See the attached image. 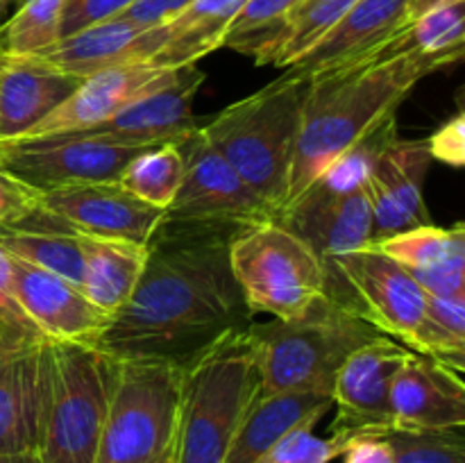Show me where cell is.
I'll list each match as a JSON object with an SVG mask.
<instances>
[{
    "label": "cell",
    "mask_w": 465,
    "mask_h": 463,
    "mask_svg": "<svg viewBox=\"0 0 465 463\" xmlns=\"http://www.w3.org/2000/svg\"><path fill=\"white\" fill-rule=\"evenodd\" d=\"M409 352L398 340L377 336L350 354L331 390V436L350 445L359 436H384L393 429L391 386Z\"/></svg>",
    "instance_id": "obj_14"
},
{
    "label": "cell",
    "mask_w": 465,
    "mask_h": 463,
    "mask_svg": "<svg viewBox=\"0 0 465 463\" xmlns=\"http://www.w3.org/2000/svg\"><path fill=\"white\" fill-rule=\"evenodd\" d=\"M41 207V191L0 168V227L14 225Z\"/></svg>",
    "instance_id": "obj_38"
},
{
    "label": "cell",
    "mask_w": 465,
    "mask_h": 463,
    "mask_svg": "<svg viewBox=\"0 0 465 463\" xmlns=\"http://www.w3.org/2000/svg\"><path fill=\"white\" fill-rule=\"evenodd\" d=\"M9 266L18 302L41 336L53 343H100L112 316L100 311L80 286L21 259L9 257Z\"/></svg>",
    "instance_id": "obj_18"
},
{
    "label": "cell",
    "mask_w": 465,
    "mask_h": 463,
    "mask_svg": "<svg viewBox=\"0 0 465 463\" xmlns=\"http://www.w3.org/2000/svg\"><path fill=\"white\" fill-rule=\"evenodd\" d=\"M330 409L331 395L327 393L302 390L263 395L259 390L223 463H254L291 431L300 427H316Z\"/></svg>",
    "instance_id": "obj_25"
},
{
    "label": "cell",
    "mask_w": 465,
    "mask_h": 463,
    "mask_svg": "<svg viewBox=\"0 0 465 463\" xmlns=\"http://www.w3.org/2000/svg\"><path fill=\"white\" fill-rule=\"evenodd\" d=\"M325 295L371 322L380 334L409 348L425 313L427 293L393 257L377 245L322 261Z\"/></svg>",
    "instance_id": "obj_10"
},
{
    "label": "cell",
    "mask_w": 465,
    "mask_h": 463,
    "mask_svg": "<svg viewBox=\"0 0 465 463\" xmlns=\"http://www.w3.org/2000/svg\"><path fill=\"white\" fill-rule=\"evenodd\" d=\"M80 82L82 77L68 75L36 54L0 53V143L25 136Z\"/></svg>",
    "instance_id": "obj_23"
},
{
    "label": "cell",
    "mask_w": 465,
    "mask_h": 463,
    "mask_svg": "<svg viewBox=\"0 0 465 463\" xmlns=\"http://www.w3.org/2000/svg\"><path fill=\"white\" fill-rule=\"evenodd\" d=\"M203 82L204 73L195 64L180 66L175 80L166 86L127 104L109 121L77 134L136 148L177 143L203 125L193 113V98Z\"/></svg>",
    "instance_id": "obj_19"
},
{
    "label": "cell",
    "mask_w": 465,
    "mask_h": 463,
    "mask_svg": "<svg viewBox=\"0 0 465 463\" xmlns=\"http://www.w3.org/2000/svg\"><path fill=\"white\" fill-rule=\"evenodd\" d=\"M263 395L327 393L352 352L384 336L325 293L302 316L252 322L245 331Z\"/></svg>",
    "instance_id": "obj_3"
},
{
    "label": "cell",
    "mask_w": 465,
    "mask_h": 463,
    "mask_svg": "<svg viewBox=\"0 0 465 463\" xmlns=\"http://www.w3.org/2000/svg\"><path fill=\"white\" fill-rule=\"evenodd\" d=\"M177 148L184 159V177L166 209L168 221L248 227L275 218V212L245 184L200 127L177 141Z\"/></svg>",
    "instance_id": "obj_11"
},
{
    "label": "cell",
    "mask_w": 465,
    "mask_h": 463,
    "mask_svg": "<svg viewBox=\"0 0 465 463\" xmlns=\"http://www.w3.org/2000/svg\"><path fill=\"white\" fill-rule=\"evenodd\" d=\"M50 340L0 318V452H36L48 395Z\"/></svg>",
    "instance_id": "obj_13"
},
{
    "label": "cell",
    "mask_w": 465,
    "mask_h": 463,
    "mask_svg": "<svg viewBox=\"0 0 465 463\" xmlns=\"http://www.w3.org/2000/svg\"><path fill=\"white\" fill-rule=\"evenodd\" d=\"M298 3L300 0H245L223 39V48L252 54L254 62L263 64Z\"/></svg>",
    "instance_id": "obj_33"
},
{
    "label": "cell",
    "mask_w": 465,
    "mask_h": 463,
    "mask_svg": "<svg viewBox=\"0 0 465 463\" xmlns=\"http://www.w3.org/2000/svg\"><path fill=\"white\" fill-rule=\"evenodd\" d=\"M184 370L166 359L114 357L95 463H153L175 445Z\"/></svg>",
    "instance_id": "obj_6"
},
{
    "label": "cell",
    "mask_w": 465,
    "mask_h": 463,
    "mask_svg": "<svg viewBox=\"0 0 465 463\" xmlns=\"http://www.w3.org/2000/svg\"><path fill=\"white\" fill-rule=\"evenodd\" d=\"M348 443L336 436L322 438L313 434V427H300L277 440L254 463H330L345 452Z\"/></svg>",
    "instance_id": "obj_36"
},
{
    "label": "cell",
    "mask_w": 465,
    "mask_h": 463,
    "mask_svg": "<svg viewBox=\"0 0 465 463\" xmlns=\"http://www.w3.org/2000/svg\"><path fill=\"white\" fill-rule=\"evenodd\" d=\"M153 463H175V445H173L168 452H163L162 457H159L157 461H153Z\"/></svg>",
    "instance_id": "obj_43"
},
{
    "label": "cell",
    "mask_w": 465,
    "mask_h": 463,
    "mask_svg": "<svg viewBox=\"0 0 465 463\" xmlns=\"http://www.w3.org/2000/svg\"><path fill=\"white\" fill-rule=\"evenodd\" d=\"M80 241L84 254L82 291L100 311L114 318L125 307L139 284L148 257V245L82 234V232Z\"/></svg>",
    "instance_id": "obj_27"
},
{
    "label": "cell",
    "mask_w": 465,
    "mask_h": 463,
    "mask_svg": "<svg viewBox=\"0 0 465 463\" xmlns=\"http://www.w3.org/2000/svg\"><path fill=\"white\" fill-rule=\"evenodd\" d=\"M16 12L0 27V53L36 54L62 39L64 0H12Z\"/></svg>",
    "instance_id": "obj_34"
},
{
    "label": "cell",
    "mask_w": 465,
    "mask_h": 463,
    "mask_svg": "<svg viewBox=\"0 0 465 463\" xmlns=\"http://www.w3.org/2000/svg\"><path fill=\"white\" fill-rule=\"evenodd\" d=\"M243 227L168 221L148 241L134 293L112 318L98 348L114 357L189 363L227 336L252 325L230 263Z\"/></svg>",
    "instance_id": "obj_1"
},
{
    "label": "cell",
    "mask_w": 465,
    "mask_h": 463,
    "mask_svg": "<svg viewBox=\"0 0 465 463\" xmlns=\"http://www.w3.org/2000/svg\"><path fill=\"white\" fill-rule=\"evenodd\" d=\"M168 36H171L168 23L141 25L116 16L112 21L62 36L57 44L36 53V57L68 75L86 77L123 64L150 62L163 48Z\"/></svg>",
    "instance_id": "obj_22"
},
{
    "label": "cell",
    "mask_w": 465,
    "mask_h": 463,
    "mask_svg": "<svg viewBox=\"0 0 465 463\" xmlns=\"http://www.w3.org/2000/svg\"><path fill=\"white\" fill-rule=\"evenodd\" d=\"M343 463H395L386 436H359L341 454Z\"/></svg>",
    "instance_id": "obj_41"
},
{
    "label": "cell",
    "mask_w": 465,
    "mask_h": 463,
    "mask_svg": "<svg viewBox=\"0 0 465 463\" xmlns=\"http://www.w3.org/2000/svg\"><path fill=\"white\" fill-rule=\"evenodd\" d=\"M409 3L411 0H359L322 39L284 71L312 80L372 57L407 27Z\"/></svg>",
    "instance_id": "obj_21"
},
{
    "label": "cell",
    "mask_w": 465,
    "mask_h": 463,
    "mask_svg": "<svg viewBox=\"0 0 465 463\" xmlns=\"http://www.w3.org/2000/svg\"><path fill=\"white\" fill-rule=\"evenodd\" d=\"M411 352L439 359L445 366L463 372L465 368V295L439 298L427 295L425 313L413 334Z\"/></svg>",
    "instance_id": "obj_30"
},
{
    "label": "cell",
    "mask_w": 465,
    "mask_h": 463,
    "mask_svg": "<svg viewBox=\"0 0 465 463\" xmlns=\"http://www.w3.org/2000/svg\"><path fill=\"white\" fill-rule=\"evenodd\" d=\"M177 71L180 68L157 66L153 62H136L104 68L94 75L82 77L77 89L21 139L91 130V127L116 116L127 104L166 86L168 82L175 80Z\"/></svg>",
    "instance_id": "obj_17"
},
{
    "label": "cell",
    "mask_w": 465,
    "mask_h": 463,
    "mask_svg": "<svg viewBox=\"0 0 465 463\" xmlns=\"http://www.w3.org/2000/svg\"><path fill=\"white\" fill-rule=\"evenodd\" d=\"M230 263L252 313L286 320L302 316L325 293L322 259L277 218L236 232Z\"/></svg>",
    "instance_id": "obj_9"
},
{
    "label": "cell",
    "mask_w": 465,
    "mask_h": 463,
    "mask_svg": "<svg viewBox=\"0 0 465 463\" xmlns=\"http://www.w3.org/2000/svg\"><path fill=\"white\" fill-rule=\"evenodd\" d=\"M9 5H12V0H0V18H3V14L7 12Z\"/></svg>",
    "instance_id": "obj_44"
},
{
    "label": "cell",
    "mask_w": 465,
    "mask_h": 463,
    "mask_svg": "<svg viewBox=\"0 0 465 463\" xmlns=\"http://www.w3.org/2000/svg\"><path fill=\"white\" fill-rule=\"evenodd\" d=\"M0 463H44L39 452H0Z\"/></svg>",
    "instance_id": "obj_42"
},
{
    "label": "cell",
    "mask_w": 465,
    "mask_h": 463,
    "mask_svg": "<svg viewBox=\"0 0 465 463\" xmlns=\"http://www.w3.org/2000/svg\"><path fill=\"white\" fill-rule=\"evenodd\" d=\"M427 148L434 162L461 168L465 162V116L457 112L427 139Z\"/></svg>",
    "instance_id": "obj_39"
},
{
    "label": "cell",
    "mask_w": 465,
    "mask_h": 463,
    "mask_svg": "<svg viewBox=\"0 0 465 463\" xmlns=\"http://www.w3.org/2000/svg\"><path fill=\"white\" fill-rule=\"evenodd\" d=\"M309 80L284 75L227 104L200 132L230 162L245 184L280 213L300 130Z\"/></svg>",
    "instance_id": "obj_4"
},
{
    "label": "cell",
    "mask_w": 465,
    "mask_h": 463,
    "mask_svg": "<svg viewBox=\"0 0 465 463\" xmlns=\"http://www.w3.org/2000/svg\"><path fill=\"white\" fill-rule=\"evenodd\" d=\"M182 177H184V159L180 148L177 143H163L136 154L123 168L116 182L139 200L166 212L180 191Z\"/></svg>",
    "instance_id": "obj_31"
},
{
    "label": "cell",
    "mask_w": 465,
    "mask_h": 463,
    "mask_svg": "<svg viewBox=\"0 0 465 463\" xmlns=\"http://www.w3.org/2000/svg\"><path fill=\"white\" fill-rule=\"evenodd\" d=\"M393 429L436 431L465 425L461 372L427 354L409 352L391 386Z\"/></svg>",
    "instance_id": "obj_20"
},
{
    "label": "cell",
    "mask_w": 465,
    "mask_h": 463,
    "mask_svg": "<svg viewBox=\"0 0 465 463\" xmlns=\"http://www.w3.org/2000/svg\"><path fill=\"white\" fill-rule=\"evenodd\" d=\"M393 134L398 132L395 123H391L363 139L275 216L282 225L307 241L322 261L375 245L372 212L363 180L377 150Z\"/></svg>",
    "instance_id": "obj_8"
},
{
    "label": "cell",
    "mask_w": 465,
    "mask_h": 463,
    "mask_svg": "<svg viewBox=\"0 0 465 463\" xmlns=\"http://www.w3.org/2000/svg\"><path fill=\"white\" fill-rule=\"evenodd\" d=\"M114 357L98 345L50 340L48 395L41 425L39 457L44 463H95Z\"/></svg>",
    "instance_id": "obj_7"
},
{
    "label": "cell",
    "mask_w": 465,
    "mask_h": 463,
    "mask_svg": "<svg viewBox=\"0 0 465 463\" xmlns=\"http://www.w3.org/2000/svg\"><path fill=\"white\" fill-rule=\"evenodd\" d=\"M431 154L425 141H407L391 136L372 159L363 180L372 212L375 243L386 236L411 227L430 225L425 204V177L431 168Z\"/></svg>",
    "instance_id": "obj_15"
},
{
    "label": "cell",
    "mask_w": 465,
    "mask_h": 463,
    "mask_svg": "<svg viewBox=\"0 0 465 463\" xmlns=\"http://www.w3.org/2000/svg\"><path fill=\"white\" fill-rule=\"evenodd\" d=\"M243 5L245 0H195L168 21L171 36L150 62L166 68L198 64L209 53L223 48V39Z\"/></svg>",
    "instance_id": "obj_28"
},
{
    "label": "cell",
    "mask_w": 465,
    "mask_h": 463,
    "mask_svg": "<svg viewBox=\"0 0 465 463\" xmlns=\"http://www.w3.org/2000/svg\"><path fill=\"white\" fill-rule=\"evenodd\" d=\"M259 372L248 336L218 340L186 363L175 463H223L259 395Z\"/></svg>",
    "instance_id": "obj_5"
},
{
    "label": "cell",
    "mask_w": 465,
    "mask_h": 463,
    "mask_svg": "<svg viewBox=\"0 0 465 463\" xmlns=\"http://www.w3.org/2000/svg\"><path fill=\"white\" fill-rule=\"evenodd\" d=\"M434 71L440 66L431 59L409 50L395 53L386 44L363 62L312 77L282 209L363 139L395 123L400 104Z\"/></svg>",
    "instance_id": "obj_2"
},
{
    "label": "cell",
    "mask_w": 465,
    "mask_h": 463,
    "mask_svg": "<svg viewBox=\"0 0 465 463\" xmlns=\"http://www.w3.org/2000/svg\"><path fill=\"white\" fill-rule=\"evenodd\" d=\"M393 448L395 463H465V438L461 429L407 431L384 434Z\"/></svg>",
    "instance_id": "obj_35"
},
{
    "label": "cell",
    "mask_w": 465,
    "mask_h": 463,
    "mask_svg": "<svg viewBox=\"0 0 465 463\" xmlns=\"http://www.w3.org/2000/svg\"><path fill=\"white\" fill-rule=\"evenodd\" d=\"M41 209L71 230L148 245L166 212L143 202L116 180L64 186L41 193Z\"/></svg>",
    "instance_id": "obj_16"
},
{
    "label": "cell",
    "mask_w": 465,
    "mask_h": 463,
    "mask_svg": "<svg viewBox=\"0 0 465 463\" xmlns=\"http://www.w3.org/2000/svg\"><path fill=\"white\" fill-rule=\"evenodd\" d=\"M377 248L393 257L427 295H465V225L439 227L434 222L411 227L377 241Z\"/></svg>",
    "instance_id": "obj_24"
},
{
    "label": "cell",
    "mask_w": 465,
    "mask_h": 463,
    "mask_svg": "<svg viewBox=\"0 0 465 463\" xmlns=\"http://www.w3.org/2000/svg\"><path fill=\"white\" fill-rule=\"evenodd\" d=\"M148 148L89 139L77 132L0 143V168L41 193L64 186L116 180L123 168Z\"/></svg>",
    "instance_id": "obj_12"
},
{
    "label": "cell",
    "mask_w": 465,
    "mask_h": 463,
    "mask_svg": "<svg viewBox=\"0 0 465 463\" xmlns=\"http://www.w3.org/2000/svg\"><path fill=\"white\" fill-rule=\"evenodd\" d=\"M359 0H300L263 64L286 68L327 34Z\"/></svg>",
    "instance_id": "obj_32"
},
{
    "label": "cell",
    "mask_w": 465,
    "mask_h": 463,
    "mask_svg": "<svg viewBox=\"0 0 465 463\" xmlns=\"http://www.w3.org/2000/svg\"><path fill=\"white\" fill-rule=\"evenodd\" d=\"M136 0H64L62 36L121 16Z\"/></svg>",
    "instance_id": "obj_37"
},
{
    "label": "cell",
    "mask_w": 465,
    "mask_h": 463,
    "mask_svg": "<svg viewBox=\"0 0 465 463\" xmlns=\"http://www.w3.org/2000/svg\"><path fill=\"white\" fill-rule=\"evenodd\" d=\"M0 248L9 257L54 272L82 289L84 254L80 232L71 230L66 222L50 216L41 207L14 225L0 227Z\"/></svg>",
    "instance_id": "obj_26"
},
{
    "label": "cell",
    "mask_w": 465,
    "mask_h": 463,
    "mask_svg": "<svg viewBox=\"0 0 465 463\" xmlns=\"http://www.w3.org/2000/svg\"><path fill=\"white\" fill-rule=\"evenodd\" d=\"M395 53H418L440 68L463 57L465 50V0H448L430 9L389 41Z\"/></svg>",
    "instance_id": "obj_29"
},
{
    "label": "cell",
    "mask_w": 465,
    "mask_h": 463,
    "mask_svg": "<svg viewBox=\"0 0 465 463\" xmlns=\"http://www.w3.org/2000/svg\"><path fill=\"white\" fill-rule=\"evenodd\" d=\"M0 318L5 322H9V325L39 334V330L32 325V320L23 311L21 302H18L16 289H14L12 266H9V254L3 248H0Z\"/></svg>",
    "instance_id": "obj_40"
}]
</instances>
